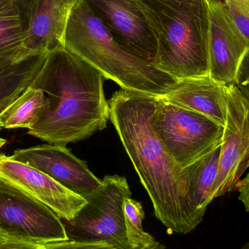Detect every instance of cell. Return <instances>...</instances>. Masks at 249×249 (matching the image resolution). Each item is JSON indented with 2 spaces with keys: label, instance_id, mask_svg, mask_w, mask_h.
I'll list each match as a JSON object with an SVG mask.
<instances>
[{
  "label": "cell",
  "instance_id": "cell-11",
  "mask_svg": "<svg viewBox=\"0 0 249 249\" xmlns=\"http://www.w3.org/2000/svg\"><path fill=\"white\" fill-rule=\"evenodd\" d=\"M11 156L42 171L85 199L102 184V180L90 171L86 162L73 155L66 146L36 145L16 149Z\"/></svg>",
  "mask_w": 249,
  "mask_h": 249
},
{
  "label": "cell",
  "instance_id": "cell-5",
  "mask_svg": "<svg viewBox=\"0 0 249 249\" xmlns=\"http://www.w3.org/2000/svg\"><path fill=\"white\" fill-rule=\"evenodd\" d=\"M131 197L125 177L106 176L99 190L71 220H64L67 238L83 243H107L116 249H133L126 235L124 203Z\"/></svg>",
  "mask_w": 249,
  "mask_h": 249
},
{
  "label": "cell",
  "instance_id": "cell-27",
  "mask_svg": "<svg viewBox=\"0 0 249 249\" xmlns=\"http://www.w3.org/2000/svg\"><path fill=\"white\" fill-rule=\"evenodd\" d=\"M143 249H164V247L159 242H157L155 245L152 246V247H149V248Z\"/></svg>",
  "mask_w": 249,
  "mask_h": 249
},
{
  "label": "cell",
  "instance_id": "cell-15",
  "mask_svg": "<svg viewBox=\"0 0 249 249\" xmlns=\"http://www.w3.org/2000/svg\"><path fill=\"white\" fill-rule=\"evenodd\" d=\"M221 144L183 168L187 197L192 209L202 222L206 209L214 200L219 172Z\"/></svg>",
  "mask_w": 249,
  "mask_h": 249
},
{
  "label": "cell",
  "instance_id": "cell-22",
  "mask_svg": "<svg viewBox=\"0 0 249 249\" xmlns=\"http://www.w3.org/2000/svg\"><path fill=\"white\" fill-rule=\"evenodd\" d=\"M235 86L243 96L249 102V51L240 65Z\"/></svg>",
  "mask_w": 249,
  "mask_h": 249
},
{
  "label": "cell",
  "instance_id": "cell-17",
  "mask_svg": "<svg viewBox=\"0 0 249 249\" xmlns=\"http://www.w3.org/2000/svg\"><path fill=\"white\" fill-rule=\"evenodd\" d=\"M31 12L20 0H0V57L24 49Z\"/></svg>",
  "mask_w": 249,
  "mask_h": 249
},
{
  "label": "cell",
  "instance_id": "cell-21",
  "mask_svg": "<svg viewBox=\"0 0 249 249\" xmlns=\"http://www.w3.org/2000/svg\"><path fill=\"white\" fill-rule=\"evenodd\" d=\"M43 249H116L107 243H83L67 240L50 243L44 245Z\"/></svg>",
  "mask_w": 249,
  "mask_h": 249
},
{
  "label": "cell",
  "instance_id": "cell-26",
  "mask_svg": "<svg viewBox=\"0 0 249 249\" xmlns=\"http://www.w3.org/2000/svg\"><path fill=\"white\" fill-rule=\"evenodd\" d=\"M26 7L32 12V7H33L34 0H20Z\"/></svg>",
  "mask_w": 249,
  "mask_h": 249
},
{
  "label": "cell",
  "instance_id": "cell-14",
  "mask_svg": "<svg viewBox=\"0 0 249 249\" xmlns=\"http://www.w3.org/2000/svg\"><path fill=\"white\" fill-rule=\"evenodd\" d=\"M77 0H34L31 27L24 47L48 53L64 48L67 20Z\"/></svg>",
  "mask_w": 249,
  "mask_h": 249
},
{
  "label": "cell",
  "instance_id": "cell-25",
  "mask_svg": "<svg viewBox=\"0 0 249 249\" xmlns=\"http://www.w3.org/2000/svg\"><path fill=\"white\" fill-rule=\"evenodd\" d=\"M28 89V88H27ZM26 89H23V90H18V91L15 93L14 94L12 95V96H9L7 99H3V100L0 101V117L1 116L3 113H4V111L7 109V108L10 107L16 100H17L18 98L26 90ZM1 127H0V130H1Z\"/></svg>",
  "mask_w": 249,
  "mask_h": 249
},
{
  "label": "cell",
  "instance_id": "cell-18",
  "mask_svg": "<svg viewBox=\"0 0 249 249\" xmlns=\"http://www.w3.org/2000/svg\"><path fill=\"white\" fill-rule=\"evenodd\" d=\"M48 105L43 91L30 86L0 117V127L31 130L38 124Z\"/></svg>",
  "mask_w": 249,
  "mask_h": 249
},
{
  "label": "cell",
  "instance_id": "cell-12",
  "mask_svg": "<svg viewBox=\"0 0 249 249\" xmlns=\"http://www.w3.org/2000/svg\"><path fill=\"white\" fill-rule=\"evenodd\" d=\"M0 178L35 197L62 220L72 219L87 203L42 171L0 154Z\"/></svg>",
  "mask_w": 249,
  "mask_h": 249
},
{
  "label": "cell",
  "instance_id": "cell-3",
  "mask_svg": "<svg viewBox=\"0 0 249 249\" xmlns=\"http://www.w3.org/2000/svg\"><path fill=\"white\" fill-rule=\"evenodd\" d=\"M158 44L153 65L176 80L209 76L208 0H137Z\"/></svg>",
  "mask_w": 249,
  "mask_h": 249
},
{
  "label": "cell",
  "instance_id": "cell-1",
  "mask_svg": "<svg viewBox=\"0 0 249 249\" xmlns=\"http://www.w3.org/2000/svg\"><path fill=\"white\" fill-rule=\"evenodd\" d=\"M157 100V96L121 89L108 101L109 120L150 197L155 216L171 233L184 235L201 222L189 202L183 168L152 126Z\"/></svg>",
  "mask_w": 249,
  "mask_h": 249
},
{
  "label": "cell",
  "instance_id": "cell-16",
  "mask_svg": "<svg viewBox=\"0 0 249 249\" xmlns=\"http://www.w3.org/2000/svg\"><path fill=\"white\" fill-rule=\"evenodd\" d=\"M47 53L24 48L0 57V101L33 83L43 67Z\"/></svg>",
  "mask_w": 249,
  "mask_h": 249
},
{
  "label": "cell",
  "instance_id": "cell-29",
  "mask_svg": "<svg viewBox=\"0 0 249 249\" xmlns=\"http://www.w3.org/2000/svg\"><path fill=\"white\" fill-rule=\"evenodd\" d=\"M240 249H249V243L244 244V245Z\"/></svg>",
  "mask_w": 249,
  "mask_h": 249
},
{
  "label": "cell",
  "instance_id": "cell-24",
  "mask_svg": "<svg viewBox=\"0 0 249 249\" xmlns=\"http://www.w3.org/2000/svg\"><path fill=\"white\" fill-rule=\"evenodd\" d=\"M236 190L239 193L238 198L240 201L244 205L246 211L249 213V173L245 178L238 181Z\"/></svg>",
  "mask_w": 249,
  "mask_h": 249
},
{
  "label": "cell",
  "instance_id": "cell-10",
  "mask_svg": "<svg viewBox=\"0 0 249 249\" xmlns=\"http://www.w3.org/2000/svg\"><path fill=\"white\" fill-rule=\"evenodd\" d=\"M209 6V77L225 86L235 85L240 65L249 51L243 36L221 0Z\"/></svg>",
  "mask_w": 249,
  "mask_h": 249
},
{
  "label": "cell",
  "instance_id": "cell-6",
  "mask_svg": "<svg viewBox=\"0 0 249 249\" xmlns=\"http://www.w3.org/2000/svg\"><path fill=\"white\" fill-rule=\"evenodd\" d=\"M157 97L152 126L178 166H188L222 143L224 126L204 115Z\"/></svg>",
  "mask_w": 249,
  "mask_h": 249
},
{
  "label": "cell",
  "instance_id": "cell-4",
  "mask_svg": "<svg viewBox=\"0 0 249 249\" xmlns=\"http://www.w3.org/2000/svg\"><path fill=\"white\" fill-rule=\"evenodd\" d=\"M64 45L123 90L161 96L178 82L122 48L83 0L69 16Z\"/></svg>",
  "mask_w": 249,
  "mask_h": 249
},
{
  "label": "cell",
  "instance_id": "cell-9",
  "mask_svg": "<svg viewBox=\"0 0 249 249\" xmlns=\"http://www.w3.org/2000/svg\"><path fill=\"white\" fill-rule=\"evenodd\" d=\"M228 115L221 143L215 197L236 190L249 168V102L235 85L228 86Z\"/></svg>",
  "mask_w": 249,
  "mask_h": 249
},
{
  "label": "cell",
  "instance_id": "cell-19",
  "mask_svg": "<svg viewBox=\"0 0 249 249\" xmlns=\"http://www.w3.org/2000/svg\"><path fill=\"white\" fill-rule=\"evenodd\" d=\"M124 213L126 235L133 249L149 248L158 241L143 230L144 212L140 202L127 197L124 203Z\"/></svg>",
  "mask_w": 249,
  "mask_h": 249
},
{
  "label": "cell",
  "instance_id": "cell-28",
  "mask_svg": "<svg viewBox=\"0 0 249 249\" xmlns=\"http://www.w3.org/2000/svg\"><path fill=\"white\" fill-rule=\"evenodd\" d=\"M6 142H7V140H6V139L0 137V149H1V148L5 145Z\"/></svg>",
  "mask_w": 249,
  "mask_h": 249
},
{
  "label": "cell",
  "instance_id": "cell-2",
  "mask_svg": "<svg viewBox=\"0 0 249 249\" xmlns=\"http://www.w3.org/2000/svg\"><path fill=\"white\" fill-rule=\"evenodd\" d=\"M105 80L97 70L65 48L48 52L31 86L43 91L49 105L28 134L67 146L106 128L110 109L104 93Z\"/></svg>",
  "mask_w": 249,
  "mask_h": 249
},
{
  "label": "cell",
  "instance_id": "cell-30",
  "mask_svg": "<svg viewBox=\"0 0 249 249\" xmlns=\"http://www.w3.org/2000/svg\"><path fill=\"white\" fill-rule=\"evenodd\" d=\"M4 238H5V236H4V234L1 232V231H0V241H2Z\"/></svg>",
  "mask_w": 249,
  "mask_h": 249
},
{
  "label": "cell",
  "instance_id": "cell-20",
  "mask_svg": "<svg viewBox=\"0 0 249 249\" xmlns=\"http://www.w3.org/2000/svg\"><path fill=\"white\" fill-rule=\"evenodd\" d=\"M234 23L249 42V0H222Z\"/></svg>",
  "mask_w": 249,
  "mask_h": 249
},
{
  "label": "cell",
  "instance_id": "cell-7",
  "mask_svg": "<svg viewBox=\"0 0 249 249\" xmlns=\"http://www.w3.org/2000/svg\"><path fill=\"white\" fill-rule=\"evenodd\" d=\"M61 220L48 206L0 178V231L6 238L40 245L67 241Z\"/></svg>",
  "mask_w": 249,
  "mask_h": 249
},
{
  "label": "cell",
  "instance_id": "cell-23",
  "mask_svg": "<svg viewBox=\"0 0 249 249\" xmlns=\"http://www.w3.org/2000/svg\"><path fill=\"white\" fill-rule=\"evenodd\" d=\"M44 245L32 244L13 238H4L0 241V249H43Z\"/></svg>",
  "mask_w": 249,
  "mask_h": 249
},
{
  "label": "cell",
  "instance_id": "cell-8",
  "mask_svg": "<svg viewBox=\"0 0 249 249\" xmlns=\"http://www.w3.org/2000/svg\"><path fill=\"white\" fill-rule=\"evenodd\" d=\"M83 1L122 48L153 64L158 44L137 0Z\"/></svg>",
  "mask_w": 249,
  "mask_h": 249
},
{
  "label": "cell",
  "instance_id": "cell-13",
  "mask_svg": "<svg viewBox=\"0 0 249 249\" xmlns=\"http://www.w3.org/2000/svg\"><path fill=\"white\" fill-rule=\"evenodd\" d=\"M159 97L204 115L224 127L226 124L228 86L209 76L178 80L168 93Z\"/></svg>",
  "mask_w": 249,
  "mask_h": 249
}]
</instances>
